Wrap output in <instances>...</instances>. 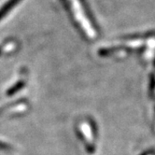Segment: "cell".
Wrapping results in <instances>:
<instances>
[{"mask_svg":"<svg viewBox=\"0 0 155 155\" xmlns=\"http://www.w3.org/2000/svg\"><path fill=\"white\" fill-rule=\"evenodd\" d=\"M21 0H8L6 4H4L1 7V8H0V20H1L4 16H6L9 10L13 8Z\"/></svg>","mask_w":155,"mask_h":155,"instance_id":"obj_1","label":"cell"},{"mask_svg":"<svg viewBox=\"0 0 155 155\" xmlns=\"http://www.w3.org/2000/svg\"><path fill=\"white\" fill-rule=\"evenodd\" d=\"M24 86V83L23 82H18V83H16L13 87H12L7 92V94L8 95H12V94H14L15 93H17L19 90H21V88Z\"/></svg>","mask_w":155,"mask_h":155,"instance_id":"obj_2","label":"cell"},{"mask_svg":"<svg viewBox=\"0 0 155 155\" xmlns=\"http://www.w3.org/2000/svg\"><path fill=\"white\" fill-rule=\"evenodd\" d=\"M0 150H12V148L10 145H8V144L0 141Z\"/></svg>","mask_w":155,"mask_h":155,"instance_id":"obj_3","label":"cell"}]
</instances>
